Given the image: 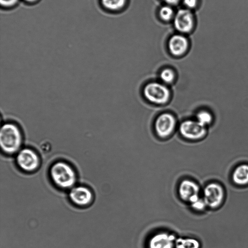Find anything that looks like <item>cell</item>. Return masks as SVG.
<instances>
[{
	"label": "cell",
	"instance_id": "6da1fadb",
	"mask_svg": "<svg viewBox=\"0 0 248 248\" xmlns=\"http://www.w3.org/2000/svg\"><path fill=\"white\" fill-rule=\"evenodd\" d=\"M23 140L21 129L14 123L3 124L0 130V145L5 154L13 155L20 150Z\"/></svg>",
	"mask_w": 248,
	"mask_h": 248
},
{
	"label": "cell",
	"instance_id": "7a4b0ae2",
	"mask_svg": "<svg viewBox=\"0 0 248 248\" xmlns=\"http://www.w3.org/2000/svg\"><path fill=\"white\" fill-rule=\"evenodd\" d=\"M50 176L58 187L63 189L72 188L76 180V173L73 168L63 161L53 164L50 169Z\"/></svg>",
	"mask_w": 248,
	"mask_h": 248
},
{
	"label": "cell",
	"instance_id": "3957f363",
	"mask_svg": "<svg viewBox=\"0 0 248 248\" xmlns=\"http://www.w3.org/2000/svg\"><path fill=\"white\" fill-rule=\"evenodd\" d=\"M143 95L149 102L157 105L166 104L170 98V91L164 83L151 82L143 88Z\"/></svg>",
	"mask_w": 248,
	"mask_h": 248
},
{
	"label": "cell",
	"instance_id": "277c9868",
	"mask_svg": "<svg viewBox=\"0 0 248 248\" xmlns=\"http://www.w3.org/2000/svg\"><path fill=\"white\" fill-rule=\"evenodd\" d=\"M16 161L21 170L28 172L36 170L40 164V159L37 153L29 148L21 149L18 152Z\"/></svg>",
	"mask_w": 248,
	"mask_h": 248
},
{
	"label": "cell",
	"instance_id": "5b68a950",
	"mask_svg": "<svg viewBox=\"0 0 248 248\" xmlns=\"http://www.w3.org/2000/svg\"><path fill=\"white\" fill-rule=\"evenodd\" d=\"M179 131L183 137L192 140H200L207 133L206 127L196 120H186L182 122L179 126Z\"/></svg>",
	"mask_w": 248,
	"mask_h": 248
},
{
	"label": "cell",
	"instance_id": "8992f818",
	"mask_svg": "<svg viewBox=\"0 0 248 248\" xmlns=\"http://www.w3.org/2000/svg\"><path fill=\"white\" fill-rule=\"evenodd\" d=\"M176 120L171 113L165 112L160 114L155 123V131L160 138H165L170 136L174 131Z\"/></svg>",
	"mask_w": 248,
	"mask_h": 248
},
{
	"label": "cell",
	"instance_id": "52a82bcc",
	"mask_svg": "<svg viewBox=\"0 0 248 248\" xmlns=\"http://www.w3.org/2000/svg\"><path fill=\"white\" fill-rule=\"evenodd\" d=\"M224 198V190L218 184L212 183L208 184L203 190V200L206 206L215 208L222 203Z\"/></svg>",
	"mask_w": 248,
	"mask_h": 248
},
{
	"label": "cell",
	"instance_id": "ba28073f",
	"mask_svg": "<svg viewBox=\"0 0 248 248\" xmlns=\"http://www.w3.org/2000/svg\"><path fill=\"white\" fill-rule=\"evenodd\" d=\"M178 191L181 199L191 204L200 199L199 186L196 183L192 180L186 179L181 181L179 185Z\"/></svg>",
	"mask_w": 248,
	"mask_h": 248
},
{
	"label": "cell",
	"instance_id": "9c48e42d",
	"mask_svg": "<svg viewBox=\"0 0 248 248\" xmlns=\"http://www.w3.org/2000/svg\"><path fill=\"white\" fill-rule=\"evenodd\" d=\"M70 200L79 206H86L93 201V195L92 191L87 187L78 186L71 188L69 192Z\"/></svg>",
	"mask_w": 248,
	"mask_h": 248
},
{
	"label": "cell",
	"instance_id": "30bf717a",
	"mask_svg": "<svg viewBox=\"0 0 248 248\" xmlns=\"http://www.w3.org/2000/svg\"><path fill=\"white\" fill-rule=\"evenodd\" d=\"M174 25L180 32L187 33L190 31L194 26V17L192 13L188 9H180L176 14Z\"/></svg>",
	"mask_w": 248,
	"mask_h": 248
},
{
	"label": "cell",
	"instance_id": "8fae6325",
	"mask_svg": "<svg viewBox=\"0 0 248 248\" xmlns=\"http://www.w3.org/2000/svg\"><path fill=\"white\" fill-rule=\"evenodd\" d=\"M175 237L170 233L161 232L156 233L150 239L149 248H173Z\"/></svg>",
	"mask_w": 248,
	"mask_h": 248
},
{
	"label": "cell",
	"instance_id": "7c38bea8",
	"mask_svg": "<svg viewBox=\"0 0 248 248\" xmlns=\"http://www.w3.org/2000/svg\"><path fill=\"white\" fill-rule=\"evenodd\" d=\"M186 38L179 34H175L170 37L168 43V47L170 53L176 56L183 55L188 48Z\"/></svg>",
	"mask_w": 248,
	"mask_h": 248
},
{
	"label": "cell",
	"instance_id": "4fadbf2b",
	"mask_svg": "<svg viewBox=\"0 0 248 248\" xmlns=\"http://www.w3.org/2000/svg\"><path fill=\"white\" fill-rule=\"evenodd\" d=\"M233 182L238 185L248 184V165L242 164L237 166L234 170L232 176Z\"/></svg>",
	"mask_w": 248,
	"mask_h": 248
},
{
	"label": "cell",
	"instance_id": "5bb4252c",
	"mask_svg": "<svg viewBox=\"0 0 248 248\" xmlns=\"http://www.w3.org/2000/svg\"><path fill=\"white\" fill-rule=\"evenodd\" d=\"M200 243L192 238H179L176 240L175 248H199Z\"/></svg>",
	"mask_w": 248,
	"mask_h": 248
},
{
	"label": "cell",
	"instance_id": "9a60e30c",
	"mask_svg": "<svg viewBox=\"0 0 248 248\" xmlns=\"http://www.w3.org/2000/svg\"><path fill=\"white\" fill-rule=\"evenodd\" d=\"M196 120L202 125L206 127L212 123L213 117L211 113L205 110L199 111L196 114Z\"/></svg>",
	"mask_w": 248,
	"mask_h": 248
},
{
	"label": "cell",
	"instance_id": "2e32d148",
	"mask_svg": "<svg viewBox=\"0 0 248 248\" xmlns=\"http://www.w3.org/2000/svg\"><path fill=\"white\" fill-rule=\"evenodd\" d=\"M126 0H101L103 6L110 10H117L123 8Z\"/></svg>",
	"mask_w": 248,
	"mask_h": 248
},
{
	"label": "cell",
	"instance_id": "e0dca14e",
	"mask_svg": "<svg viewBox=\"0 0 248 248\" xmlns=\"http://www.w3.org/2000/svg\"><path fill=\"white\" fill-rule=\"evenodd\" d=\"M159 77L164 84H171L175 78L174 71L170 68H165L160 73Z\"/></svg>",
	"mask_w": 248,
	"mask_h": 248
},
{
	"label": "cell",
	"instance_id": "ac0fdd59",
	"mask_svg": "<svg viewBox=\"0 0 248 248\" xmlns=\"http://www.w3.org/2000/svg\"><path fill=\"white\" fill-rule=\"evenodd\" d=\"M159 16L165 21L170 20L173 15L172 9L169 6H164L159 10Z\"/></svg>",
	"mask_w": 248,
	"mask_h": 248
},
{
	"label": "cell",
	"instance_id": "d6986e66",
	"mask_svg": "<svg viewBox=\"0 0 248 248\" xmlns=\"http://www.w3.org/2000/svg\"><path fill=\"white\" fill-rule=\"evenodd\" d=\"M191 205L194 209L198 211L203 210L206 206L203 199L201 198L191 204Z\"/></svg>",
	"mask_w": 248,
	"mask_h": 248
},
{
	"label": "cell",
	"instance_id": "ffe728a7",
	"mask_svg": "<svg viewBox=\"0 0 248 248\" xmlns=\"http://www.w3.org/2000/svg\"><path fill=\"white\" fill-rule=\"evenodd\" d=\"M18 0H0V4L3 7H11L15 5Z\"/></svg>",
	"mask_w": 248,
	"mask_h": 248
},
{
	"label": "cell",
	"instance_id": "44dd1931",
	"mask_svg": "<svg viewBox=\"0 0 248 248\" xmlns=\"http://www.w3.org/2000/svg\"><path fill=\"white\" fill-rule=\"evenodd\" d=\"M184 4L189 8H194L198 4V0H183Z\"/></svg>",
	"mask_w": 248,
	"mask_h": 248
},
{
	"label": "cell",
	"instance_id": "7402d4cb",
	"mask_svg": "<svg viewBox=\"0 0 248 248\" xmlns=\"http://www.w3.org/2000/svg\"><path fill=\"white\" fill-rule=\"evenodd\" d=\"M168 4L171 5H175L177 4L180 0H163Z\"/></svg>",
	"mask_w": 248,
	"mask_h": 248
},
{
	"label": "cell",
	"instance_id": "603a6c76",
	"mask_svg": "<svg viewBox=\"0 0 248 248\" xmlns=\"http://www.w3.org/2000/svg\"><path fill=\"white\" fill-rule=\"evenodd\" d=\"M25 1L29 2H34L37 0H25Z\"/></svg>",
	"mask_w": 248,
	"mask_h": 248
}]
</instances>
